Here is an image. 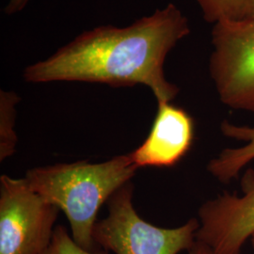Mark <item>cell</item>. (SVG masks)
<instances>
[{"label":"cell","mask_w":254,"mask_h":254,"mask_svg":"<svg viewBox=\"0 0 254 254\" xmlns=\"http://www.w3.org/2000/svg\"><path fill=\"white\" fill-rule=\"evenodd\" d=\"M61 210L32 190L24 178L0 177V254H42Z\"/></svg>","instance_id":"5"},{"label":"cell","mask_w":254,"mask_h":254,"mask_svg":"<svg viewBox=\"0 0 254 254\" xmlns=\"http://www.w3.org/2000/svg\"><path fill=\"white\" fill-rule=\"evenodd\" d=\"M42 254H108L102 252L88 251L78 245L63 225L56 226L52 240Z\"/></svg>","instance_id":"11"},{"label":"cell","mask_w":254,"mask_h":254,"mask_svg":"<svg viewBox=\"0 0 254 254\" xmlns=\"http://www.w3.org/2000/svg\"><path fill=\"white\" fill-rule=\"evenodd\" d=\"M134 185L128 182L108 200V217L98 220L92 237L96 245L115 254H178L196 242L198 218L179 227L161 228L138 216L133 205Z\"/></svg>","instance_id":"3"},{"label":"cell","mask_w":254,"mask_h":254,"mask_svg":"<svg viewBox=\"0 0 254 254\" xmlns=\"http://www.w3.org/2000/svg\"><path fill=\"white\" fill-rule=\"evenodd\" d=\"M242 195L224 192L204 201L198 211L196 240L217 254H241L254 236V171L242 180Z\"/></svg>","instance_id":"6"},{"label":"cell","mask_w":254,"mask_h":254,"mask_svg":"<svg viewBox=\"0 0 254 254\" xmlns=\"http://www.w3.org/2000/svg\"><path fill=\"white\" fill-rule=\"evenodd\" d=\"M212 46L209 73L219 100L254 114V16L215 24Z\"/></svg>","instance_id":"4"},{"label":"cell","mask_w":254,"mask_h":254,"mask_svg":"<svg viewBox=\"0 0 254 254\" xmlns=\"http://www.w3.org/2000/svg\"><path fill=\"white\" fill-rule=\"evenodd\" d=\"M254 16H253V17H254Z\"/></svg>","instance_id":"15"},{"label":"cell","mask_w":254,"mask_h":254,"mask_svg":"<svg viewBox=\"0 0 254 254\" xmlns=\"http://www.w3.org/2000/svg\"><path fill=\"white\" fill-rule=\"evenodd\" d=\"M20 97L12 91H0V161H4L15 153L18 137L14 126L16 105Z\"/></svg>","instance_id":"9"},{"label":"cell","mask_w":254,"mask_h":254,"mask_svg":"<svg viewBox=\"0 0 254 254\" xmlns=\"http://www.w3.org/2000/svg\"><path fill=\"white\" fill-rule=\"evenodd\" d=\"M210 24L254 16V0H195Z\"/></svg>","instance_id":"10"},{"label":"cell","mask_w":254,"mask_h":254,"mask_svg":"<svg viewBox=\"0 0 254 254\" xmlns=\"http://www.w3.org/2000/svg\"></svg>","instance_id":"16"},{"label":"cell","mask_w":254,"mask_h":254,"mask_svg":"<svg viewBox=\"0 0 254 254\" xmlns=\"http://www.w3.org/2000/svg\"><path fill=\"white\" fill-rule=\"evenodd\" d=\"M188 252H189V254H215L208 246L201 243L200 241H197V240Z\"/></svg>","instance_id":"13"},{"label":"cell","mask_w":254,"mask_h":254,"mask_svg":"<svg viewBox=\"0 0 254 254\" xmlns=\"http://www.w3.org/2000/svg\"><path fill=\"white\" fill-rule=\"evenodd\" d=\"M220 132L225 137L241 143L238 147L223 149L206 166L215 179L227 185L254 161V127L236 125L224 120L220 124Z\"/></svg>","instance_id":"8"},{"label":"cell","mask_w":254,"mask_h":254,"mask_svg":"<svg viewBox=\"0 0 254 254\" xmlns=\"http://www.w3.org/2000/svg\"><path fill=\"white\" fill-rule=\"evenodd\" d=\"M29 1L30 0H9L4 9V12L7 15L15 14L25 9Z\"/></svg>","instance_id":"12"},{"label":"cell","mask_w":254,"mask_h":254,"mask_svg":"<svg viewBox=\"0 0 254 254\" xmlns=\"http://www.w3.org/2000/svg\"><path fill=\"white\" fill-rule=\"evenodd\" d=\"M195 135L190 114L172 102H158L151 131L129 155L136 167L172 168L190 150Z\"/></svg>","instance_id":"7"},{"label":"cell","mask_w":254,"mask_h":254,"mask_svg":"<svg viewBox=\"0 0 254 254\" xmlns=\"http://www.w3.org/2000/svg\"><path fill=\"white\" fill-rule=\"evenodd\" d=\"M138 168L129 154L102 163L86 160L33 168L24 177L27 186L65 214L73 240L94 251L92 233L101 206L135 176Z\"/></svg>","instance_id":"2"},{"label":"cell","mask_w":254,"mask_h":254,"mask_svg":"<svg viewBox=\"0 0 254 254\" xmlns=\"http://www.w3.org/2000/svg\"><path fill=\"white\" fill-rule=\"evenodd\" d=\"M251 242H252V246L254 247V236L252 237V239H251Z\"/></svg>","instance_id":"14"},{"label":"cell","mask_w":254,"mask_h":254,"mask_svg":"<svg viewBox=\"0 0 254 254\" xmlns=\"http://www.w3.org/2000/svg\"><path fill=\"white\" fill-rule=\"evenodd\" d=\"M190 33L189 19L169 3L127 27L83 31L44 61L27 66L28 83L87 82L111 87L144 85L158 102H172L179 88L166 78L170 52Z\"/></svg>","instance_id":"1"}]
</instances>
